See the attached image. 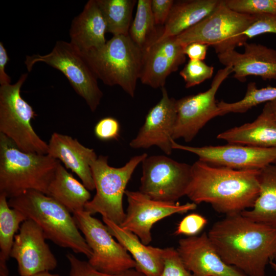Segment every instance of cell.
Listing matches in <instances>:
<instances>
[{
	"label": "cell",
	"instance_id": "9a60e30c",
	"mask_svg": "<svg viewBox=\"0 0 276 276\" xmlns=\"http://www.w3.org/2000/svg\"><path fill=\"white\" fill-rule=\"evenodd\" d=\"M46 239L42 230L33 220L28 219L21 224L10 255L17 262L20 276L50 271L56 268L57 259Z\"/></svg>",
	"mask_w": 276,
	"mask_h": 276
},
{
	"label": "cell",
	"instance_id": "484cf974",
	"mask_svg": "<svg viewBox=\"0 0 276 276\" xmlns=\"http://www.w3.org/2000/svg\"><path fill=\"white\" fill-rule=\"evenodd\" d=\"M260 192L253 207L241 212L249 219L276 227V160L260 170Z\"/></svg>",
	"mask_w": 276,
	"mask_h": 276
},
{
	"label": "cell",
	"instance_id": "4dcf8cb0",
	"mask_svg": "<svg viewBox=\"0 0 276 276\" xmlns=\"http://www.w3.org/2000/svg\"><path fill=\"white\" fill-rule=\"evenodd\" d=\"M226 5L236 12L249 15L276 14V0H225Z\"/></svg>",
	"mask_w": 276,
	"mask_h": 276
},
{
	"label": "cell",
	"instance_id": "5b68a950",
	"mask_svg": "<svg viewBox=\"0 0 276 276\" xmlns=\"http://www.w3.org/2000/svg\"><path fill=\"white\" fill-rule=\"evenodd\" d=\"M81 54L98 79L134 97L143 52L129 35L113 36L101 47Z\"/></svg>",
	"mask_w": 276,
	"mask_h": 276
},
{
	"label": "cell",
	"instance_id": "8992f818",
	"mask_svg": "<svg viewBox=\"0 0 276 276\" xmlns=\"http://www.w3.org/2000/svg\"><path fill=\"white\" fill-rule=\"evenodd\" d=\"M147 156V153L136 155L123 167L115 168L108 165L107 156L99 155L90 165L96 193L84 210L92 215L100 214L120 225L126 215L123 198L127 185L137 166Z\"/></svg>",
	"mask_w": 276,
	"mask_h": 276
},
{
	"label": "cell",
	"instance_id": "6da1fadb",
	"mask_svg": "<svg viewBox=\"0 0 276 276\" xmlns=\"http://www.w3.org/2000/svg\"><path fill=\"white\" fill-rule=\"evenodd\" d=\"M207 233L221 259L246 276H264L267 265L276 262V227L241 213L225 215Z\"/></svg>",
	"mask_w": 276,
	"mask_h": 276
},
{
	"label": "cell",
	"instance_id": "d6986e66",
	"mask_svg": "<svg viewBox=\"0 0 276 276\" xmlns=\"http://www.w3.org/2000/svg\"><path fill=\"white\" fill-rule=\"evenodd\" d=\"M243 46L242 53L234 49L217 54L221 64L232 67L233 77L242 82L250 76L276 80V50L256 43L246 42Z\"/></svg>",
	"mask_w": 276,
	"mask_h": 276
},
{
	"label": "cell",
	"instance_id": "5bb4252c",
	"mask_svg": "<svg viewBox=\"0 0 276 276\" xmlns=\"http://www.w3.org/2000/svg\"><path fill=\"white\" fill-rule=\"evenodd\" d=\"M128 206L124 220L120 225L136 235L145 245L152 241L153 225L162 219L175 214L194 210L197 204L187 202L180 204L152 199L140 191L126 190Z\"/></svg>",
	"mask_w": 276,
	"mask_h": 276
},
{
	"label": "cell",
	"instance_id": "d590c367",
	"mask_svg": "<svg viewBox=\"0 0 276 276\" xmlns=\"http://www.w3.org/2000/svg\"><path fill=\"white\" fill-rule=\"evenodd\" d=\"M208 223L207 219L197 213L187 215L179 222L174 234L188 237L197 235Z\"/></svg>",
	"mask_w": 276,
	"mask_h": 276
},
{
	"label": "cell",
	"instance_id": "ffe728a7",
	"mask_svg": "<svg viewBox=\"0 0 276 276\" xmlns=\"http://www.w3.org/2000/svg\"><path fill=\"white\" fill-rule=\"evenodd\" d=\"M48 144V154L74 172L89 191L95 189L90 165L98 156L94 149L76 139L57 132L52 134Z\"/></svg>",
	"mask_w": 276,
	"mask_h": 276
},
{
	"label": "cell",
	"instance_id": "e575fe53",
	"mask_svg": "<svg viewBox=\"0 0 276 276\" xmlns=\"http://www.w3.org/2000/svg\"><path fill=\"white\" fill-rule=\"evenodd\" d=\"M164 268L159 276H193L185 266L176 248H164Z\"/></svg>",
	"mask_w": 276,
	"mask_h": 276
},
{
	"label": "cell",
	"instance_id": "30bf717a",
	"mask_svg": "<svg viewBox=\"0 0 276 276\" xmlns=\"http://www.w3.org/2000/svg\"><path fill=\"white\" fill-rule=\"evenodd\" d=\"M77 226L91 249L88 263L96 270L119 274L135 268L136 263L127 250L113 238L105 224L84 211L74 213Z\"/></svg>",
	"mask_w": 276,
	"mask_h": 276
},
{
	"label": "cell",
	"instance_id": "e0dca14e",
	"mask_svg": "<svg viewBox=\"0 0 276 276\" xmlns=\"http://www.w3.org/2000/svg\"><path fill=\"white\" fill-rule=\"evenodd\" d=\"M176 250L193 276H246L221 259L206 232L179 239Z\"/></svg>",
	"mask_w": 276,
	"mask_h": 276
},
{
	"label": "cell",
	"instance_id": "52a82bcc",
	"mask_svg": "<svg viewBox=\"0 0 276 276\" xmlns=\"http://www.w3.org/2000/svg\"><path fill=\"white\" fill-rule=\"evenodd\" d=\"M27 77V73L23 74L15 84L0 86V133L24 152L46 154L48 144L37 134L31 124L36 113L20 95Z\"/></svg>",
	"mask_w": 276,
	"mask_h": 276
},
{
	"label": "cell",
	"instance_id": "b9f144b4",
	"mask_svg": "<svg viewBox=\"0 0 276 276\" xmlns=\"http://www.w3.org/2000/svg\"><path fill=\"white\" fill-rule=\"evenodd\" d=\"M28 276H60L58 274H53L50 272V271H44Z\"/></svg>",
	"mask_w": 276,
	"mask_h": 276
},
{
	"label": "cell",
	"instance_id": "277c9868",
	"mask_svg": "<svg viewBox=\"0 0 276 276\" xmlns=\"http://www.w3.org/2000/svg\"><path fill=\"white\" fill-rule=\"evenodd\" d=\"M10 207L21 212L42 230L47 239L57 245L82 254L89 259L92 251L81 234L71 213L51 196L35 190L9 198Z\"/></svg>",
	"mask_w": 276,
	"mask_h": 276
},
{
	"label": "cell",
	"instance_id": "8d00e7d4",
	"mask_svg": "<svg viewBox=\"0 0 276 276\" xmlns=\"http://www.w3.org/2000/svg\"><path fill=\"white\" fill-rule=\"evenodd\" d=\"M120 124L115 118L111 117L99 120L94 127L95 136L101 141L117 140L120 133Z\"/></svg>",
	"mask_w": 276,
	"mask_h": 276
},
{
	"label": "cell",
	"instance_id": "cb8c5ba5",
	"mask_svg": "<svg viewBox=\"0 0 276 276\" xmlns=\"http://www.w3.org/2000/svg\"><path fill=\"white\" fill-rule=\"evenodd\" d=\"M221 1L187 0L174 2L162 29V34L156 41L176 37L196 25L212 13L218 7Z\"/></svg>",
	"mask_w": 276,
	"mask_h": 276
},
{
	"label": "cell",
	"instance_id": "44dd1931",
	"mask_svg": "<svg viewBox=\"0 0 276 276\" xmlns=\"http://www.w3.org/2000/svg\"><path fill=\"white\" fill-rule=\"evenodd\" d=\"M106 21L96 0H89L72 20L70 42L81 53L97 49L107 42Z\"/></svg>",
	"mask_w": 276,
	"mask_h": 276
},
{
	"label": "cell",
	"instance_id": "2e32d148",
	"mask_svg": "<svg viewBox=\"0 0 276 276\" xmlns=\"http://www.w3.org/2000/svg\"><path fill=\"white\" fill-rule=\"evenodd\" d=\"M159 101L148 111L144 124L129 143L133 149L158 147L167 155L172 153L176 119V100L169 97L165 87Z\"/></svg>",
	"mask_w": 276,
	"mask_h": 276
},
{
	"label": "cell",
	"instance_id": "d6a6232c",
	"mask_svg": "<svg viewBox=\"0 0 276 276\" xmlns=\"http://www.w3.org/2000/svg\"><path fill=\"white\" fill-rule=\"evenodd\" d=\"M66 257L70 265V276H144L135 268L119 274H109L96 270L88 261L80 260L72 253H67Z\"/></svg>",
	"mask_w": 276,
	"mask_h": 276
},
{
	"label": "cell",
	"instance_id": "83f0119b",
	"mask_svg": "<svg viewBox=\"0 0 276 276\" xmlns=\"http://www.w3.org/2000/svg\"><path fill=\"white\" fill-rule=\"evenodd\" d=\"M151 0H138L135 15L131 22L129 36L143 52L159 38L158 31L151 9Z\"/></svg>",
	"mask_w": 276,
	"mask_h": 276
},
{
	"label": "cell",
	"instance_id": "7402d4cb",
	"mask_svg": "<svg viewBox=\"0 0 276 276\" xmlns=\"http://www.w3.org/2000/svg\"><path fill=\"white\" fill-rule=\"evenodd\" d=\"M102 220L111 234L135 261L137 270L144 276L160 275L164 265V248L145 245L134 233L105 217Z\"/></svg>",
	"mask_w": 276,
	"mask_h": 276
},
{
	"label": "cell",
	"instance_id": "ac0fdd59",
	"mask_svg": "<svg viewBox=\"0 0 276 276\" xmlns=\"http://www.w3.org/2000/svg\"><path fill=\"white\" fill-rule=\"evenodd\" d=\"M184 49L175 37L156 41L151 45L143 52L141 82L153 88L164 87L169 75L185 62Z\"/></svg>",
	"mask_w": 276,
	"mask_h": 276
},
{
	"label": "cell",
	"instance_id": "f546056e",
	"mask_svg": "<svg viewBox=\"0 0 276 276\" xmlns=\"http://www.w3.org/2000/svg\"><path fill=\"white\" fill-rule=\"evenodd\" d=\"M276 99V86L258 88L255 82L248 84L243 99L233 103L218 102L219 116L229 113H244L258 105Z\"/></svg>",
	"mask_w": 276,
	"mask_h": 276
},
{
	"label": "cell",
	"instance_id": "1f68e13d",
	"mask_svg": "<svg viewBox=\"0 0 276 276\" xmlns=\"http://www.w3.org/2000/svg\"><path fill=\"white\" fill-rule=\"evenodd\" d=\"M214 73V67L207 65L203 61L189 60L179 74L188 88L198 85L211 78Z\"/></svg>",
	"mask_w": 276,
	"mask_h": 276
},
{
	"label": "cell",
	"instance_id": "60d3db41",
	"mask_svg": "<svg viewBox=\"0 0 276 276\" xmlns=\"http://www.w3.org/2000/svg\"><path fill=\"white\" fill-rule=\"evenodd\" d=\"M271 112L276 121V99L267 103Z\"/></svg>",
	"mask_w": 276,
	"mask_h": 276
},
{
	"label": "cell",
	"instance_id": "836d02e7",
	"mask_svg": "<svg viewBox=\"0 0 276 276\" xmlns=\"http://www.w3.org/2000/svg\"><path fill=\"white\" fill-rule=\"evenodd\" d=\"M253 16L252 22L241 35L244 43L248 39L260 35L276 34V14H263Z\"/></svg>",
	"mask_w": 276,
	"mask_h": 276
},
{
	"label": "cell",
	"instance_id": "ba28073f",
	"mask_svg": "<svg viewBox=\"0 0 276 276\" xmlns=\"http://www.w3.org/2000/svg\"><path fill=\"white\" fill-rule=\"evenodd\" d=\"M253 19V15L234 11L221 1L212 13L175 38L185 47L193 42L212 45L218 54L243 45L241 35Z\"/></svg>",
	"mask_w": 276,
	"mask_h": 276
},
{
	"label": "cell",
	"instance_id": "d4e9b609",
	"mask_svg": "<svg viewBox=\"0 0 276 276\" xmlns=\"http://www.w3.org/2000/svg\"><path fill=\"white\" fill-rule=\"evenodd\" d=\"M48 195L73 214L84 211L85 204L91 198L89 190L68 172L60 161L50 184Z\"/></svg>",
	"mask_w": 276,
	"mask_h": 276
},
{
	"label": "cell",
	"instance_id": "f1b7e54d",
	"mask_svg": "<svg viewBox=\"0 0 276 276\" xmlns=\"http://www.w3.org/2000/svg\"><path fill=\"white\" fill-rule=\"evenodd\" d=\"M107 26L113 36L129 35L136 0H96Z\"/></svg>",
	"mask_w": 276,
	"mask_h": 276
},
{
	"label": "cell",
	"instance_id": "4fadbf2b",
	"mask_svg": "<svg viewBox=\"0 0 276 276\" xmlns=\"http://www.w3.org/2000/svg\"><path fill=\"white\" fill-rule=\"evenodd\" d=\"M173 149L195 154L199 160L209 164L240 170H259L276 160V147L261 148L230 144L192 147L172 141Z\"/></svg>",
	"mask_w": 276,
	"mask_h": 276
},
{
	"label": "cell",
	"instance_id": "3957f363",
	"mask_svg": "<svg viewBox=\"0 0 276 276\" xmlns=\"http://www.w3.org/2000/svg\"><path fill=\"white\" fill-rule=\"evenodd\" d=\"M59 162L48 154L24 152L0 133V194L9 199L35 190L48 195Z\"/></svg>",
	"mask_w": 276,
	"mask_h": 276
},
{
	"label": "cell",
	"instance_id": "74e56055",
	"mask_svg": "<svg viewBox=\"0 0 276 276\" xmlns=\"http://www.w3.org/2000/svg\"><path fill=\"white\" fill-rule=\"evenodd\" d=\"M174 2L173 0H151V12L156 26H164Z\"/></svg>",
	"mask_w": 276,
	"mask_h": 276
},
{
	"label": "cell",
	"instance_id": "4316f807",
	"mask_svg": "<svg viewBox=\"0 0 276 276\" xmlns=\"http://www.w3.org/2000/svg\"><path fill=\"white\" fill-rule=\"evenodd\" d=\"M27 217L20 211L10 206L7 198L0 194V276H9L7 261L16 233Z\"/></svg>",
	"mask_w": 276,
	"mask_h": 276
},
{
	"label": "cell",
	"instance_id": "f35d334b",
	"mask_svg": "<svg viewBox=\"0 0 276 276\" xmlns=\"http://www.w3.org/2000/svg\"><path fill=\"white\" fill-rule=\"evenodd\" d=\"M209 45L200 42H193L185 47L184 53L192 60L203 61L206 57Z\"/></svg>",
	"mask_w": 276,
	"mask_h": 276
},
{
	"label": "cell",
	"instance_id": "7a4b0ae2",
	"mask_svg": "<svg viewBox=\"0 0 276 276\" xmlns=\"http://www.w3.org/2000/svg\"><path fill=\"white\" fill-rule=\"evenodd\" d=\"M259 170H240L198 160L191 165L186 196L198 204L207 203L225 215L251 209L259 196Z\"/></svg>",
	"mask_w": 276,
	"mask_h": 276
},
{
	"label": "cell",
	"instance_id": "603a6c76",
	"mask_svg": "<svg viewBox=\"0 0 276 276\" xmlns=\"http://www.w3.org/2000/svg\"><path fill=\"white\" fill-rule=\"evenodd\" d=\"M217 138L230 144L276 147V121L268 103L254 121L229 129L219 133Z\"/></svg>",
	"mask_w": 276,
	"mask_h": 276
},
{
	"label": "cell",
	"instance_id": "ab89813d",
	"mask_svg": "<svg viewBox=\"0 0 276 276\" xmlns=\"http://www.w3.org/2000/svg\"><path fill=\"white\" fill-rule=\"evenodd\" d=\"M9 60L6 49L2 42H0V84L11 83V78L6 73V66Z\"/></svg>",
	"mask_w": 276,
	"mask_h": 276
},
{
	"label": "cell",
	"instance_id": "9c48e42d",
	"mask_svg": "<svg viewBox=\"0 0 276 276\" xmlns=\"http://www.w3.org/2000/svg\"><path fill=\"white\" fill-rule=\"evenodd\" d=\"M40 62L62 73L91 111L94 112L97 109L103 96L98 78L82 54L70 42L57 41L52 51L47 54L26 56L25 64L28 72H30L35 64Z\"/></svg>",
	"mask_w": 276,
	"mask_h": 276
},
{
	"label": "cell",
	"instance_id": "7bdbcfd3",
	"mask_svg": "<svg viewBox=\"0 0 276 276\" xmlns=\"http://www.w3.org/2000/svg\"><path fill=\"white\" fill-rule=\"evenodd\" d=\"M272 269L276 273V262L273 261H270L269 263Z\"/></svg>",
	"mask_w": 276,
	"mask_h": 276
},
{
	"label": "cell",
	"instance_id": "ee69618b",
	"mask_svg": "<svg viewBox=\"0 0 276 276\" xmlns=\"http://www.w3.org/2000/svg\"><path fill=\"white\" fill-rule=\"evenodd\" d=\"M264 276H267L266 275H265Z\"/></svg>",
	"mask_w": 276,
	"mask_h": 276
},
{
	"label": "cell",
	"instance_id": "8fae6325",
	"mask_svg": "<svg viewBox=\"0 0 276 276\" xmlns=\"http://www.w3.org/2000/svg\"><path fill=\"white\" fill-rule=\"evenodd\" d=\"M142 164L141 193L152 199L169 202L186 196L191 165L165 155L147 156Z\"/></svg>",
	"mask_w": 276,
	"mask_h": 276
},
{
	"label": "cell",
	"instance_id": "7c38bea8",
	"mask_svg": "<svg viewBox=\"0 0 276 276\" xmlns=\"http://www.w3.org/2000/svg\"><path fill=\"white\" fill-rule=\"evenodd\" d=\"M233 73L230 66L218 71L206 91L176 100V119L173 140L182 139L190 142L211 119L219 116L215 96L227 77Z\"/></svg>",
	"mask_w": 276,
	"mask_h": 276
}]
</instances>
